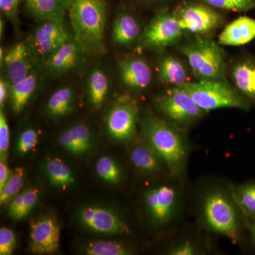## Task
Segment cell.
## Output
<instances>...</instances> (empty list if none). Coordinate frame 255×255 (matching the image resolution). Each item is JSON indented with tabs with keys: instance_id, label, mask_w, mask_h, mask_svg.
Instances as JSON below:
<instances>
[{
	"instance_id": "42",
	"label": "cell",
	"mask_w": 255,
	"mask_h": 255,
	"mask_svg": "<svg viewBox=\"0 0 255 255\" xmlns=\"http://www.w3.org/2000/svg\"><path fill=\"white\" fill-rule=\"evenodd\" d=\"M246 224L248 230H249L252 243H253V246L255 248V218L248 220V221H246Z\"/></svg>"
},
{
	"instance_id": "14",
	"label": "cell",
	"mask_w": 255,
	"mask_h": 255,
	"mask_svg": "<svg viewBox=\"0 0 255 255\" xmlns=\"http://www.w3.org/2000/svg\"><path fill=\"white\" fill-rule=\"evenodd\" d=\"M37 62L28 41H25L18 42L6 50L1 66L4 69V76L13 85L27 78L34 70Z\"/></svg>"
},
{
	"instance_id": "21",
	"label": "cell",
	"mask_w": 255,
	"mask_h": 255,
	"mask_svg": "<svg viewBox=\"0 0 255 255\" xmlns=\"http://www.w3.org/2000/svg\"><path fill=\"white\" fill-rule=\"evenodd\" d=\"M129 157L132 165L140 173L154 175L167 169L163 160L145 140L132 146Z\"/></svg>"
},
{
	"instance_id": "29",
	"label": "cell",
	"mask_w": 255,
	"mask_h": 255,
	"mask_svg": "<svg viewBox=\"0 0 255 255\" xmlns=\"http://www.w3.org/2000/svg\"><path fill=\"white\" fill-rule=\"evenodd\" d=\"M83 253L89 255H127L132 254L131 248L112 241H98L87 243Z\"/></svg>"
},
{
	"instance_id": "17",
	"label": "cell",
	"mask_w": 255,
	"mask_h": 255,
	"mask_svg": "<svg viewBox=\"0 0 255 255\" xmlns=\"http://www.w3.org/2000/svg\"><path fill=\"white\" fill-rule=\"evenodd\" d=\"M142 31L136 16L129 11H122L114 19L112 39L117 46L130 48L139 43Z\"/></svg>"
},
{
	"instance_id": "12",
	"label": "cell",
	"mask_w": 255,
	"mask_h": 255,
	"mask_svg": "<svg viewBox=\"0 0 255 255\" xmlns=\"http://www.w3.org/2000/svg\"><path fill=\"white\" fill-rule=\"evenodd\" d=\"M84 227L92 232L103 235H127L130 228L118 214L102 206H88L78 214Z\"/></svg>"
},
{
	"instance_id": "19",
	"label": "cell",
	"mask_w": 255,
	"mask_h": 255,
	"mask_svg": "<svg viewBox=\"0 0 255 255\" xmlns=\"http://www.w3.org/2000/svg\"><path fill=\"white\" fill-rule=\"evenodd\" d=\"M255 38V18L241 16L228 23L219 36L221 46H241Z\"/></svg>"
},
{
	"instance_id": "36",
	"label": "cell",
	"mask_w": 255,
	"mask_h": 255,
	"mask_svg": "<svg viewBox=\"0 0 255 255\" xmlns=\"http://www.w3.org/2000/svg\"><path fill=\"white\" fill-rule=\"evenodd\" d=\"M16 236L14 232L8 228L0 229V255L12 254L16 247Z\"/></svg>"
},
{
	"instance_id": "24",
	"label": "cell",
	"mask_w": 255,
	"mask_h": 255,
	"mask_svg": "<svg viewBox=\"0 0 255 255\" xmlns=\"http://www.w3.org/2000/svg\"><path fill=\"white\" fill-rule=\"evenodd\" d=\"M86 87L90 105L98 110L105 103L110 91V80L107 73L100 67H92L87 75Z\"/></svg>"
},
{
	"instance_id": "34",
	"label": "cell",
	"mask_w": 255,
	"mask_h": 255,
	"mask_svg": "<svg viewBox=\"0 0 255 255\" xmlns=\"http://www.w3.org/2000/svg\"><path fill=\"white\" fill-rule=\"evenodd\" d=\"M23 194L22 207L18 215L16 221H19L27 216L36 206L39 198V190L36 188H28L26 190L23 191Z\"/></svg>"
},
{
	"instance_id": "6",
	"label": "cell",
	"mask_w": 255,
	"mask_h": 255,
	"mask_svg": "<svg viewBox=\"0 0 255 255\" xmlns=\"http://www.w3.org/2000/svg\"><path fill=\"white\" fill-rule=\"evenodd\" d=\"M155 105L166 120L179 127L194 123L206 114L183 87L167 89L156 97Z\"/></svg>"
},
{
	"instance_id": "9",
	"label": "cell",
	"mask_w": 255,
	"mask_h": 255,
	"mask_svg": "<svg viewBox=\"0 0 255 255\" xmlns=\"http://www.w3.org/2000/svg\"><path fill=\"white\" fill-rule=\"evenodd\" d=\"M174 13L184 31L199 36L214 31L222 21L216 9L203 2L183 4Z\"/></svg>"
},
{
	"instance_id": "2",
	"label": "cell",
	"mask_w": 255,
	"mask_h": 255,
	"mask_svg": "<svg viewBox=\"0 0 255 255\" xmlns=\"http://www.w3.org/2000/svg\"><path fill=\"white\" fill-rule=\"evenodd\" d=\"M144 140L163 160L173 177L184 173L188 157V145L180 127L166 119L147 116L141 122Z\"/></svg>"
},
{
	"instance_id": "27",
	"label": "cell",
	"mask_w": 255,
	"mask_h": 255,
	"mask_svg": "<svg viewBox=\"0 0 255 255\" xmlns=\"http://www.w3.org/2000/svg\"><path fill=\"white\" fill-rule=\"evenodd\" d=\"M231 194L241 211L245 223L255 218V181L234 186Z\"/></svg>"
},
{
	"instance_id": "41",
	"label": "cell",
	"mask_w": 255,
	"mask_h": 255,
	"mask_svg": "<svg viewBox=\"0 0 255 255\" xmlns=\"http://www.w3.org/2000/svg\"><path fill=\"white\" fill-rule=\"evenodd\" d=\"M11 172L9 170L6 161L1 160L0 162V191L4 188L5 184L9 180Z\"/></svg>"
},
{
	"instance_id": "31",
	"label": "cell",
	"mask_w": 255,
	"mask_h": 255,
	"mask_svg": "<svg viewBox=\"0 0 255 255\" xmlns=\"http://www.w3.org/2000/svg\"><path fill=\"white\" fill-rule=\"evenodd\" d=\"M24 175V169L21 167H16L11 172L9 180L0 191L1 205L8 204L18 194L23 185Z\"/></svg>"
},
{
	"instance_id": "8",
	"label": "cell",
	"mask_w": 255,
	"mask_h": 255,
	"mask_svg": "<svg viewBox=\"0 0 255 255\" xmlns=\"http://www.w3.org/2000/svg\"><path fill=\"white\" fill-rule=\"evenodd\" d=\"M106 122L109 134L114 140H131L136 134L138 122L136 101L129 96H122L110 109Z\"/></svg>"
},
{
	"instance_id": "7",
	"label": "cell",
	"mask_w": 255,
	"mask_h": 255,
	"mask_svg": "<svg viewBox=\"0 0 255 255\" xmlns=\"http://www.w3.org/2000/svg\"><path fill=\"white\" fill-rule=\"evenodd\" d=\"M184 30L175 13L162 10L152 18L142 31L139 46L142 49L162 50L179 42Z\"/></svg>"
},
{
	"instance_id": "43",
	"label": "cell",
	"mask_w": 255,
	"mask_h": 255,
	"mask_svg": "<svg viewBox=\"0 0 255 255\" xmlns=\"http://www.w3.org/2000/svg\"><path fill=\"white\" fill-rule=\"evenodd\" d=\"M142 1H146V2H156V1H158L159 0H142Z\"/></svg>"
},
{
	"instance_id": "37",
	"label": "cell",
	"mask_w": 255,
	"mask_h": 255,
	"mask_svg": "<svg viewBox=\"0 0 255 255\" xmlns=\"http://www.w3.org/2000/svg\"><path fill=\"white\" fill-rule=\"evenodd\" d=\"M25 0H0L1 14L14 24L18 21V8Z\"/></svg>"
},
{
	"instance_id": "18",
	"label": "cell",
	"mask_w": 255,
	"mask_h": 255,
	"mask_svg": "<svg viewBox=\"0 0 255 255\" xmlns=\"http://www.w3.org/2000/svg\"><path fill=\"white\" fill-rule=\"evenodd\" d=\"M233 87L250 103L255 104V58L246 57L233 65Z\"/></svg>"
},
{
	"instance_id": "11",
	"label": "cell",
	"mask_w": 255,
	"mask_h": 255,
	"mask_svg": "<svg viewBox=\"0 0 255 255\" xmlns=\"http://www.w3.org/2000/svg\"><path fill=\"white\" fill-rule=\"evenodd\" d=\"M144 203L147 214L155 224L162 226L174 219L179 206V194L176 188L161 185L146 191Z\"/></svg>"
},
{
	"instance_id": "40",
	"label": "cell",
	"mask_w": 255,
	"mask_h": 255,
	"mask_svg": "<svg viewBox=\"0 0 255 255\" xmlns=\"http://www.w3.org/2000/svg\"><path fill=\"white\" fill-rule=\"evenodd\" d=\"M10 87L11 85L6 78L3 75L0 79V106L1 109L4 108L5 103L10 95Z\"/></svg>"
},
{
	"instance_id": "13",
	"label": "cell",
	"mask_w": 255,
	"mask_h": 255,
	"mask_svg": "<svg viewBox=\"0 0 255 255\" xmlns=\"http://www.w3.org/2000/svg\"><path fill=\"white\" fill-rule=\"evenodd\" d=\"M60 228L52 216H41L30 221V249L37 255L54 254L60 244Z\"/></svg>"
},
{
	"instance_id": "39",
	"label": "cell",
	"mask_w": 255,
	"mask_h": 255,
	"mask_svg": "<svg viewBox=\"0 0 255 255\" xmlns=\"http://www.w3.org/2000/svg\"><path fill=\"white\" fill-rule=\"evenodd\" d=\"M23 192L17 194L14 199L9 202V209H8V214L10 218H11L14 221H16L18 214L21 211L23 204Z\"/></svg>"
},
{
	"instance_id": "16",
	"label": "cell",
	"mask_w": 255,
	"mask_h": 255,
	"mask_svg": "<svg viewBox=\"0 0 255 255\" xmlns=\"http://www.w3.org/2000/svg\"><path fill=\"white\" fill-rule=\"evenodd\" d=\"M121 81L129 90L142 91L152 82V71L148 63L140 57H128L119 64Z\"/></svg>"
},
{
	"instance_id": "15",
	"label": "cell",
	"mask_w": 255,
	"mask_h": 255,
	"mask_svg": "<svg viewBox=\"0 0 255 255\" xmlns=\"http://www.w3.org/2000/svg\"><path fill=\"white\" fill-rule=\"evenodd\" d=\"M86 55L81 46L74 38L65 42L45 62L46 71L53 76H60L76 68Z\"/></svg>"
},
{
	"instance_id": "4",
	"label": "cell",
	"mask_w": 255,
	"mask_h": 255,
	"mask_svg": "<svg viewBox=\"0 0 255 255\" xmlns=\"http://www.w3.org/2000/svg\"><path fill=\"white\" fill-rule=\"evenodd\" d=\"M180 50L198 80L228 81L226 53L219 42L202 37L183 45Z\"/></svg>"
},
{
	"instance_id": "26",
	"label": "cell",
	"mask_w": 255,
	"mask_h": 255,
	"mask_svg": "<svg viewBox=\"0 0 255 255\" xmlns=\"http://www.w3.org/2000/svg\"><path fill=\"white\" fill-rule=\"evenodd\" d=\"M75 91L72 87H63L53 92L46 104V112L52 118L65 117L73 110Z\"/></svg>"
},
{
	"instance_id": "3",
	"label": "cell",
	"mask_w": 255,
	"mask_h": 255,
	"mask_svg": "<svg viewBox=\"0 0 255 255\" xmlns=\"http://www.w3.org/2000/svg\"><path fill=\"white\" fill-rule=\"evenodd\" d=\"M201 217L209 231L237 243L241 238V211L230 192L214 189L206 193L201 204Z\"/></svg>"
},
{
	"instance_id": "1",
	"label": "cell",
	"mask_w": 255,
	"mask_h": 255,
	"mask_svg": "<svg viewBox=\"0 0 255 255\" xmlns=\"http://www.w3.org/2000/svg\"><path fill=\"white\" fill-rule=\"evenodd\" d=\"M107 14L105 0H70L68 14L73 38L86 55L100 57L107 53L105 31Z\"/></svg>"
},
{
	"instance_id": "35",
	"label": "cell",
	"mask_w": 255,
	"mask_h": 255,
	"mask_svg": "<svg viewBox=\"0 0 255 255\" xmlns=\"http://www.w3.org/2000/svg\"><path fill=\"white\" fill-rule=\"evenodd\" d=\"M10 143L9 124L6 116L1 110L0 112V155L1 160L6 161Z\"/></svg>"
},
{
	"instance_id": "28",
	"label": "cell",
	"mask_w": 255,
	"mask_h": 255,
	"mask_svg": "<svg viewBox=\"0 0 255 255\" xmlns=\"http://www.w3.org/2000/svg\"><path fill=\"white\" fill-rule=\"evenodd\" d=\"M45 169L50 182L54 187L65 189L73 185L75 177L68 164L60 159L50 158L46 161Z\"/></svg>"
},
{
	"instance_id": "23",
	"label": "cell",
	"mask_w": 255,
	"mask_h": 255,
	"mask_svg": "<svg viewBox=\"0 0 255 255\" xmlns=\"http://www.w3.org/2000/svg\"><path fill=\"white\" fill-rule=\"evenodd\" d=\"M157 69L159 80L171 87H182L190 82L187 67L174 55H167L161 58Z\"/></svg>"
},
{
	"instance_id": "5",
	"label": "cell",
	"mask_w": 255,
	"mask_h": 255,
	"mask_svg": "<svg viewBox=\"0 0 255 255\" xmlns=\"http://www.w3.org/2000/svg\"><path fill=\"white\" fill-rule=\"evenodd\" d=\"M182 87L206 113L223 108L244 111L251 108V104L228 81L199 80L189 82Z\"/></svg>"
},
{
	"instance_id": "38",
	"label": "cell",
	"mask_w": 255,
	"mask_h": 255,
	"mask_svg": "<svg viewBox=\"0 0 255 255\" xmlns=\"http://www.w3.org/2000/svg\"><path fill=\"white\" fill-rule=\"evenodd\" d=\"M198 249L195 245L190 242H182L178 243L170 248L169 255H194L198 254Z\"/></svg>"
},
{
	"instance_id": "10",
	"label": "cell",
	"mask_w": 255,
	"mask_h": 255,
	"mask_svg": "<svg viewBox=\"0 0 255 255\" xmlns=\"http://www.w3.org/2000/svg\"><path fill=\"white\" fill-rule=\"evenodd\" d=\"M70 36L65 25L53 21H41L31 32L27 40L38 61L43 63Z\"/></svg>"
},
{
	"instance_id": "22",
	"label": "cell",
	"mask_w": 255,
	"mask_h": 255,
	"mask_svg": "<svg viewBox=\"0 0 255 255\" xmlns=\"http://www.w3.org/2000/svg\"><path fill=\"white\" fill-rule=\"evenodd\" d=\"M58 142L70 153L82 155L91 149V130L85 124H75L60 134Z\"/></svg>"
},
{
	"instance_id": "32",
	"label": "cell",
	"mask_w": 255,
	"mask_h": 255,
	"mask_svg": "<svg viewBox=\"0 0 255 255\" xmlns=\"http://www.w3.org/2000/svg\"><path fill=\"white\" fill-rule=\"evenodd\" d=\"M216 9L244 12L255 9V0H198Z\"/></svg>"
},
{
	"instance_id": "33",
	"label": "cell",
	"mask_w": 255,
	"mask_h": 255,
	"mask_svg": "<svg viewBox=\"0 0 255 255\" xmlns=\"http://www.w3.org/2000/svg\"><path fill=\"white\" fill-rule=\"evenodd\" d=\"M39 135L36 129L28 128L20 134L17 140L18 152L21 154H26L33 150L38 143Z\"/></svg>"
},
{
	"instance_id": "30",
	"label": "cell",
	"mask_w": 255,
	"mask_h": 255,
	"mask_svg": "<svg viewBox=\"0 0 255 255\" xmlns=\"http://www.w3.org/2000/svg\"><path fill=\"white\" fill-rule=\"evenodd\" d=\"M96 172L100 179L110 184H118L122 180V169L117 162L109 156H102L97 160Z\"/></svg>"
},
{
	"instance_id": "20",
	"label": "cell",
	"mask_w": 255,
	"mask_h": 255,
	"mask_svg": "<svg viewBox=\"0 0 255 255\" xmlns=\"http://www.w3.org/2000/svg\"><path fill=\"white\" fill-rule=\"evenodd\" d=\"M70 0H25V7L38 21H53L65 25Z\"/></svg>"
},
{
	"instance_id": "25",
	"label": "cell",
	"mask_w": 255,
	"mask_h": 255,
	"mask_svg": "<svg viewBox=\"0 0 255 255\" xmlns=\"http://www.w3.org/2000/svg\"><path fill=\"white\" fill-rule=\"evenodd\" d=\"M38 83V74L33 70L27 78L11 85L9 99L14 113H20L24 109L36 91Z\"/></svg>"
}]
</instances>
